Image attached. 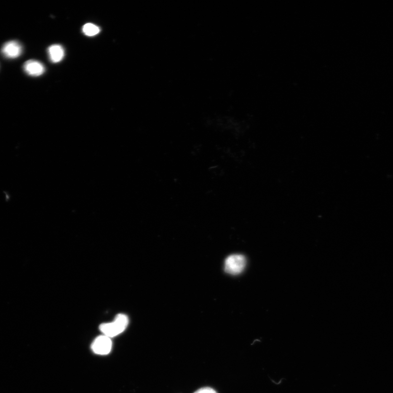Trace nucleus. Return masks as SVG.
Returning <instances> with one entry per match:
<instances>
[{"mask_svg": "<svg viewBox=\"0 0 393 393\" xmlns=\"http://www.w3.org/2000/svg\"><path fill=\"white\" fill-rule=\"evenodd\" d=\"M112 342L111 338L100 335L94 340L92 344L93 351L99 355H106L111 351Z\"/></svg>", "mask_w": 393, "mask_h": 393, "instance_id": "3", "label": "nucleus"}, {"mask_svg": "<svg viewBox=\"0 0 393 393\" xmlns=\"http://www.w3.org/2000/svg\"><path fill=\"white\" fill-rule=\"evenodd\" d=\"M246 265L245 256L240 254H234L228 256L225 260L224 271L229 274L239 275L245 269Z\"/></svg>", "mask_w": 393, "mask_h": 393, "instance_id": "2", "label": "nucleus"}, {"mask_svg": "<svg viewBox=\"0 0 393 393\" xmlns=\"http://www.w3.org/2000/svg\"><path fill=\"white\" fill-rule=\"evenodd\" d=\"M195 393H218L216 392L214 390L212 389V388L209 387H205L203 388H200L197 391H196Z\"/></svg>", "mask_w": 393, "mask_h": 393, "instance_id": "8", "label": "nucleus"}, {"mask_svg": "<svg viewBox=\"0 0 393 393\" xmlns=\"http://www.w3.org/2000/svg\"><path fill=\"white\" fill-rule=\"evenodd\" d=\"M50 60L53 63H58L64 58L65 50L60 45L50 46L48 49Z\"/></svg>", "mask_w": 393, "mask_h": 393, "instance_id": "6", "label": "nucleus"}, {"mask_svg": "<svg viewBox=\"0 0 393 393\" xmlns=\"http://www.w3.org/2000/svg\"><path fill=\"white\" fill-rule=\"evenodd\" d=\"M100 28L92 23H87L83 27V32L86 36L92 37L98 34Z\"/></svg>", "mask_w": 393, "mask_h": 393, "instance_id": "7", "label": "nucleus"}, {"mask_svg": "<svg viewBox=\"0 0 393 393\" xmlns=\"http://www.w3.org/2000/svg\"><path fill=\"white\" fill-rule=\"evenodd\" d=\"M23 48L21 43L17 41H8L3 45L1 52L8 59H16L22 53Z\"/></svg>", "mask_w": 393, "mask_h": 393, "instance_id": "4", "label": "nucleus"}, {"mask_svg": "<svg viewBox=\"0 0 393 393\" xmlns=\"http://www.w3.org/2000/svg\"><path fill=\"white\" fill-rule=\"evenodd\" d=\"M26 74L32 76H39L45 73V67L41 62L34 60H28L23 66Z\"/></svg>", "mask_w": 393, "mask_h": 393, "instance_id": "5", "label": "nucleus"}, {"mask_svg": "<svg viewBox=\"0 0 393 393\" xmlns=\"http://www.w3.org/2000/svg\"><path fill=\"white\" fill-rule=\"evenodd\" d=\"M128 324L127 316L119 314L113 322L102 324L99 329L103 335L111 338L122 333L127 328Z\"/></svg>", "mask_w": 393, "mask_h": 393, "instance_id": "1", "label": "nucleus"}]
</instances>
